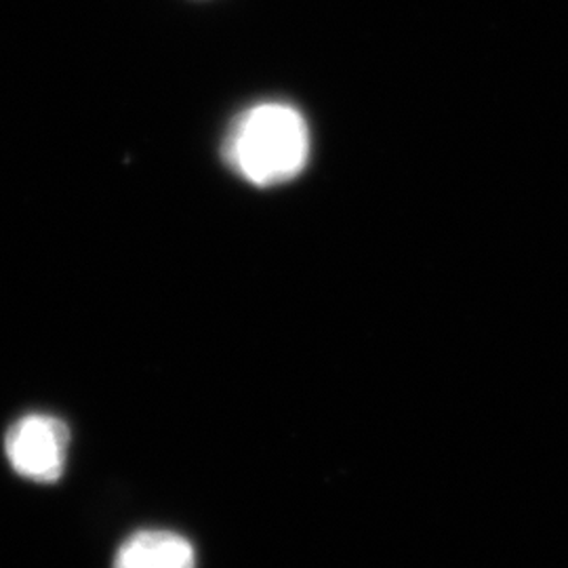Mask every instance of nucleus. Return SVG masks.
<instances>
[{"label":"nucleus","instance_id":"f257e3e1","mask_svg":"<svg viewBox=\"0 0 568 568\" xmlns=\"http://www.w3.org/2000/svg\"><path fill=\"white\" fill-rule=\"evenodd\" d=\"M224 156L243 180L260 187L288 182L310 159V129L300 110L267 102L244 110L225 138Z\"/></svg>","mask_w":568,"mask_h":568},{"label":"nucleus","instance_id":"f03ea898","mask_svg":"<svg viewBox=\"0 0 568 568\" xmlns=\"http://www.w3.org/2000/svg\"><path fill=\"white\" fill-rule=\"evenodd\" d=\"M70 434L58 417L26 415L9 427L4 438V453L11 467L28 480L55 483L65 469Z\"/></svg>","mask_w":568,"mask_h":568},{"label":"nucleus","instance_id":"7ed1b4c3","mask_svg":"<svg viewBox=\"0 0 568 568\" xmlns=\"http://www.w3.org/2000/svg\"><path fill=\"white\" fill-rule=\"evenodd\" d=\"M114 568H196V554L178 532L140 530L122 544Z\"/></svg>","mask_w":568,"mask_h":568}]
</instances>
